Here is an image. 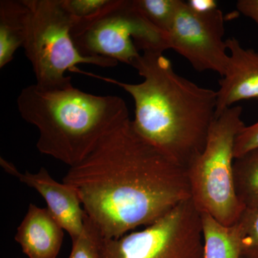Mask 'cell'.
<instances>
[{
  "instance_id": "6da1fadb",
  "label": "cell",
  "mask_w": 258,
  "mask_h": 258,
  "mask_svg": "<svg viewBox=\"0 0 258 258\" xmlns=\"http://www.w3.org/2000/svg\"><path fill=\"white\" fill-rule=\"evenodd\" d=\"M62 181L76 190L86 216L108 239L152 225L191 198L186 169L142 139L130 117Z\"/></svg>"
},
{
  "instance_id": "7a4b0ae2",
  "label": "cell",
  "mask_w": 258,
  "mask_h": 258,
  "mask_svg": "<svg viewBox=\"0 0 258 258\" xmlns=\"http://www.w3.org/2000/svg\"><path fill=\"white\" fill-rule=\"evenodd\" d=\"M132 67L143 78L142 82L87 75L116 85L131 95L135 106L134 130L186 170L205 149L216 117L217 91L176 74L162 52H142Z\"/></svg>"
},
{
  "instance_id": "3957f363",
  "label": "cell",
  "mask_w": 258,
  "mask_h": 258,
  "mask_svg": "<svg viewBox=\"0 0 258 258\" xmlns=\"http://www.w3.org/2000/svg\"><path fill=\"white\" fill-rule=\"evenodd\" d=\"M19 113L39 131L37 149L70 167L82 161L108 132L129 118L126 103L117 96H97L69 82L44 87L35 84L19 94Z\"/></svg>"
},
{
  "instance_id": "277c9868",
  "label": "cell",
  "mask_w": 258,
  "mask_h": 258,
  "mask_svg": "<svg viewBox=\"0 0 258 258\" xmlns=\"http://www.w3.org/2000/svg\"><path fill=\"white\" fill-rule=\"evenodd\" d=\"M242 113V107L232 106L216 117L203 153L186 169L195 206L227 227L235 225L244 210L233 178L235 139L246 126Z\"/></svg>"
},
{
  "instance_id": "5b68a950",
  "label": "cell",
  "mask_w": 258,
  "mask_h": 258,
  "mask_svg": "<svg viewBox=\"0 0 258 258\" xmlns=\"http://www.w3.org/2000/svg\"><path fill=\"white\" fill-rule=\"evenodd\" d=\"M28 8V32L24 45L36 84L60 86L71 81L67 71L76 72L79 64L113 68L116 61L81 55L71 36L74 18L62 0H25Z\"/></svg>"
},
{
  "instance_id": "8992f818",
  "label": "cell",
  "mask_w": 258,
  "mask_h": 258,
  "mask_svg": "<svg viewBox=\"0 0 258 258\" xmlns=\"http://www.w3.org/2000/svg\"><path fill=\"white\" fill-rule=\"evenodd\" d=\"M71 36L81 55L133 66L144 52L169 50L167 34L149 23L132 0H113L99 14L75 20Z\"/></svg>"
},
{
  "instance_id": "52a82bcc",
  "label": "cell",
  "mask_w": 258,
  "mask_h": 258,
  "mask_svg": "<svg viewBox=\"0 0 258 258\" xmlns=\"http://www.w3.org/2000/svg\"><path fill=\"white\" fill-rule=\"evenodd\" d=\"M203 252L201 213L191 199L141 230L100 243L101 258H203Z\"/></svg>"
},
{
  "instance_id": "ba28073f",
  "label": "cell",
  "mask_w": 258,
  "mask_h": 258,
  "mask_svg": "<svg viewBox=\"0 0 258 258\" xmlns=\"http://www.w3.org/2000/svg\"><path fill=\"white\" fill-rule=\"evenodd\" d=\"M169 48L183 56L199 72L225 74L229 53L223 13L216 8L201 12L180 0L167 33Z\"/></svg>"
},
{
  "instance_id": "9c48e42d",
  "label": "cell",
  "mask_w": 258,
  "mask_h": 258,
  "mask_svg": "<svg viewBox=\"0 0 258 258\" xmlns=\"http://www.w3.org/2000/svg\"><path fill=\"white\" fill-rule=\"evenodd\" d=\"M0 166L5 172L41 195L46 203V208L67 232L71 240L81 235L86 215L79 195L73 186L63 181H56L45 167L35 173L21 172L13 163L3 157L0 158Z\"/></svg>"
},
{
  "instance_id": "30bf717a",
  "label": "cell",
  "mask_w": 258,
  "mask_h": 258,
  "mask_svg": "<svg viewBox=\"0 0 258 258\" xmlns=\"http://www.w3.org/2000/svg\"><path fill=\"white\" fill-rule=\"evenodd\" d=\"M226 42L229 62L217 91L216 117L237 102L258 98L257 52L244 48L234 37Z\"/></svg>"
},
{
  "instance_id": "8fae6325",
  "label": "cell",
  "mask_w": 258,
  "mask_h": 258,
  "mask_svg": "<svg viewBox=\"0 0 258 258\" xmlns=\"http://www.w3.org/2000/svg\"><path fill=\"white\" fill-rule=\"evenodd\" d=\"M64 231L47 208L30 204L15 240L28 258H57Z\"/></svg>"
},
{
  "instance_id": "7c38bea8",
  "label": "cell",
  "mask_w": 258,
  "mask_h": 258,
  "mask_svg": "<svg viewBox=\"0 0 258 258\" xmlns=\"http://www.w3.org/2000/svg\"><path fill=\"white\" fill-rule=\"evenodd\" d=\"M28 8L25 0L0 1V69L24 47L28 32Z\"/></svg>"
},
{
  "instance_id": "4fadbf2b",
  "label": "cell",
  "mask_w": 258,
  "mask_h": 258,
  "mask_svg": "<svg viewBox=\"0 0 258 258\" xmlns=\"http://www.w3.org/2000/svg\"><path fill=\"white\" fill-rule=\"evenodd\" d=\"M203 258H241L240 241L235 226L227 227L207 214H201Z\"/></svg>"
},
{
  "instance_id": "5bb4252c",
  "label": "cell",
  "mask_w": 258,
  "mask_h": 258,
  "mask_svg": "<svg viewBox=\"0 0 258 258\" xmlns=\"http://www.w3.org/2000/svg\"><path fill=\"white\" fill-rule=\"evenodd\" d=\"M233 178L236 195L244 210L258 209V149L235 158Z\"/></svg>"
},
{
  "instance_id": "9a60e30c",
  "label": "cell",
  "mask_w": 258,
  "mask_h": 258,
  "mask_svg": "<svg viewBox=\"0 0 258 258\" xmlns=\"http://www.w3.org/2000/svg\"><path fill=\"white\" fill-rule=\"evenodd\" d=\"M147 20L161 32L167 34L174 20L180 0H132Z\"/></svg>"
},
{
  "instance_id": "2e32d148",
  "label": "cell",
  "mask_w": 258,
  "mask_h": 258,
  "mask_svg": "<svg viewBox=\"0 0 258 258\" xmlns=\"http://www.w3.org/2000/svg\"><path fill=\"white\" fill-rule=\"evenodd\" d=\"M240 241L241 256L258 258V209H246L235 225Z\"/></svg>"
},
{
  "instance_id": "e0dca14e",
  "label": "cell",
  "mask_w": 258,
  "mask_h": 258,
  "mask_svg": "<svg viewBox=\"0 0 258 258\" xmlns=\"http://www.w3.org/2000/svg\"><path fill=\"white\" fill-rule=\"evenodd\" d=\"M101 232L86 216L83 232L72 240V249L69 258H101Z\"/></svg>"
},
{
  "instance_id": "ac0fdd59",
  "label": "cell",
  "mask_w": 258,
  "mask_h": 258,
  "mask_svg": "<svg viewBox=\"0 0 258 258\" xmlns=\"http://www.w3.org/2000/svg\"><path fill=\"white\" fill-rule=\"evenodd\" d=\"M113 0H62V3L75 20H81L99 14Z\"/></svg>"
},
{
  "instance_id": "d6986e66",
  "label": "cell",
  "mask_w": 258,
  "mask_h": 258,
  "mask_svg": "<svg viewBox=\"0 0 258 258\" xmlns=\"http://www.w3.org/2000/svg\"><path fill=\"white\" fill-rule=\"evenodd\" d=\"M258 149V121L245 126L237 136L234 147V156L238 158L246 153Z\"/></svg>"
},
{
  "instance_id": "ffe728a7",
  "label": "cell",
  "mask_w": 258,
  "mask_h": 258,
  "mask_svg": "<svg viewBox=\"0 0 258 258\" xmlns=\"http://www.w3.org/2000/svg\"><path fill=\"white\" fill-rule=\"evenodd\" d=\"M237 9L244 16L252 19L258 27V0H239Z\"/></svg>"
},
{
  "instance_id": "44dd1931",
  "label": "cell",
  "mask_w": 258,
  "mask_h": 258,
  "mask_svg": "<svg viewBox=\"0 0 258 258\" xmlns=\"http://www.w3.org/2000/svg\"><path fill=\"white\" fill-rule=\"evenodd\" d=\"M188 3L193 9L198 11H210L217 8V3L213 0H191Z\"/></svg>"
},
{
  "instance_id": "7402d4cb",
  "label": "cell",
  "mask_w": 258,
  "mask_h": 258,
  "mask_svg": "<svg viewBox=\"0 0 258 258\" xmlns=\"http://www.w3.org/2000/svg\"><path fill=\"white\" fill-rule=\"evenodd\" d=\"M241 258H243V257H241Z\"/></svg>"
},
{
  "instance_id": "603a6c76",
  "label": "cell",
  "mask_w": 258,
  "mask_h": 258,
  "mask_svg": "<svg viewBox=\"0 0 258 258\" xmlns=\"http://www.w3.org/2000/svg\"><path fill=\"white\" fill-rule=\"evenodd\" d=\"M18 258H20V257H18Z\"/></svg>"
}]
</instances>
